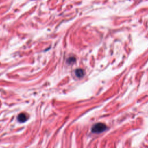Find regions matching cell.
I'll use <instances>...</instances> for the list:
<instances>
[{
  "label": "cell",
  "instance_id": "cell-1",
  "mask_svg": "<svg viewBox=\"0 0 148 148\" xmlns=\"http://www.w3.org/2000/svg\"><path fill=\"white\" fill-rule=\"evenodd\" d=\"M106 129V126L105 124L98 123L93 125L91 128V131L94 133H100L104 131Z\"/></svg>",
  "mask_w": 148,
  "mask_h": 148
},
{
  "label": "cell",
  "instance_id": "cell-2",
  "mask_svg": "<svg viewBox=\"0 0 148 148\" xmlns=\"http://www.w3.org/2000/svg\"><path fill=\"white\" fill-rule=\"evenodd\" d=\"M27 119V116L25 113H20L18 116V120L20 122H24Z\"/></svg>",
  "mask_w": 148,
  "mask_h": 148
},
{
  "label": "cell",
  "instance_id": "cell-3",
  "mask_svg": "<svg viewBox=\"0 0 148 148\" xmlns=\"http://www.w3.org/2000/svg\"><path fill=\"white\" fill-rule=\"evenodd\" d=\"M75 73L77 76H78L79 77H80L84 75V71L82 69H77L76 70Z\"/></svg>",
  "mask_w": 148,
  "mask_h": 148
}]
</instances>
